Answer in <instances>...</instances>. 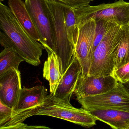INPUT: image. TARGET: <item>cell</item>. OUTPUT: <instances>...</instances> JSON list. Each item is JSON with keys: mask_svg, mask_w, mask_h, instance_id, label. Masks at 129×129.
<instances>
[{"mask_svg": "<svg viewBox=\"0 0 129 129\" xmlns=\"http://www.w3.org/2000/svg\"><path fill=\"white\" fill-rule=\"evenodd\" d=\"M96 120L108 124L113 129H129V112L110 109L89 111Z\"/></svg>", "mask_w": 129, "mask_h": 129, "instance_id": "obj_13", "label": "cell"}, {"mask_svg": "<svg viewBox=\"0 0 129 129\" xmlns=\"http://www.w3.org/2000/svg\"><path fill=\"white\" fill-rule=\"evenodd\" d=\"M121 84L125 91L129 95V81L121 83Z\"/></svg>", "mask_w": 129, "mask_h": 129, "instance_id": "obj_24", "label": "cell"}, {"mask_svg": "<svg viewBox=\"0 0 129 129\" xmlns=\"http://www.w3.org/2000/svg\"><path fill=\"white\" fill-rule=\"evenodd\" d=\"M95 33L92 53L100 43L109 29L115 25L117 24L112 21L109 20H100L95 21Z\"/></svg>", "mask_w": 129, "mask_h": 129, "instance_id": "obj_19", "label": "cell"}, {"mask_svg": "<svg viewBox=\"0 0 129 129\" xmlns=\"http://www.w3.org/2000/svg\"><path fill=\"white\" fill-rule=\"evenodd\" d=\"M82 108L89 111L99 109H110L129 112V95L121 84L102 94L77 98Z\"/></svg>", "mask_w": 129, "mask_h": 129, "instance_id": "obj_9", "label": "cell"}, {"mask_svg": "<svg viewBox=\"0 0 129 129\" xmlns=\"http://www.w3.org/2000/svg\"><path fill=\"white\" fill-rule=\"evenodd\" d=\"M25 4L48 55L55 53V27L47 0H25Z\"/></svg>", "mask_w": 129, "mask_h": 129, "instance_id": "obj_4", "label": "cell"}, {"mask_svg": "<svg viewBox=\"0 0 129 129\" xmlns=\"http://www.w3.org/2000/svg\"><path fill=\"white\" fill-rule=\"evenodd\" d=\"M123 33V27L118 24L108 31L92 53L88 75H112L114 71V52L121 40Z\"/></svg>", "mask_w": 129, "mask_h": 129, "instance_id": "obj_2", "label": "cell"}, {"mask_svg": "<svg viewBox=\"0 0 129 129\" xmlns=\"http://www.w3.org/2000/svg\"><path fill=\"white\" fill-rule=\"evenodd\" d=\"M47 1L53 17L55 27V53L58 58L62 75L74 55V46L69 39L61 3L55 0Z\"/></svg>", "mask_w": 129, "mask_h": 129, "instance_id": "obj_6", "label": "cell"}, {"mask_svg": "<svg viewBox=\"0 0 129 129\" xmlns=\"http://www.w3.org/2000/svg\"><path fill=\"white\" fill-rule=\"evenodd\" d=\"M50 129L45 126H29L23 123L16 124L9 127L7 129Z\"/></svg>", "mask_w": 129, "mask_h": 129, "instance_id": "obj_23", "label": "cell"}, {"mask_svg": "<svg viewBox=\"0 0 129 129\" xmlns=\"http://www.w3.org/2000/svg\"><path fill=\"white\" fill-rule=\"evenodd\" d=\"M22 89L19 70L10 69L0 75V101L5 105L13 109Z\"/></svg>", "mask_w": 129, "mask_h": 129, "instance_id": "obj_11", "label": "cell"}, {"mask_svg": "<svg viewBox=\"0 0 129 129\" xmlns=\"http://www.w3.org/2000/svg\"><path fill=\"white\" fill-rule=\"evenodd\" d=\"M118 83L113 75H80L74 93L77 99L100 95L114 88Z\"/></svg>", "mask_w": 129, "mask_h": 129, "instance_id": "obj_10", "label": "cell"}, {"mask_svg": "<svg viewBox=\"0 0 129 129\" xmlns=\"http://www.w3.org/2000/svg\"><path fill=\"white\" fill-rule=\"evenodd\" d=\"M5 0H0V2H2V1H4Z\"/></svg>", "mask_w": 129, "mask_h": 129, "instance_id": "obj_25", "label": "cell"}, {"mask_svg": "<svg viewBox=\"0 0 129 129\" xmlns=\"http://www.w3.org/2000/svg\"><path fill=\"white\" fill-rule=\"evenodd\" d=\"M13 109L5 105L0 101V127L10 120L13 115Z\"/></svg>", "mask_w": 129, "mask_h": 129, "instance_id": "obj_21", "label": "cell"}, {"mask_svg": "<svg viewBox=\"0 0 129 129\" xmlns=\"http://www.w3.org/2000/svg\"><path fill=\"white\" fill-rule=\"evenodd\" d=\"M64 18L66 27L69 39L74 46V34L76 30V18L74 9L61 3Z\"/></svg>", "mask_w": 129, "mask_h": 129, "instance_id": "obj_18", "label": "cell"}, {"mask_svg": "<svg viewBox=\"0 0 129 129\" xmlns=\"http://www.w3.org/2000/svg\"><path fill=\"white\" fill-rule=\"evenodd\" d=\"M95 29V21L91 18L77 25L74 34V55L81 65L82 72L81 76L82 77H86L89 74Z\"/></svg>", "mask_w": 129, "mask_h": 129, "instance_id": "obj_8", "label": "cell"}, {"mask_svg": "<svg viewBox=\"0 0 129 129\" xmlns=\"http://www.w3.org/2000/svg\"><path fill=\"white\" fill-rule=\"evenodd\" d=\"M64 4L74 9L86 6L93 0H55Z\"/></svg>", "mask_w": 129, "mask_h": 129, "instance_id": "obj_22", "label": "cell"}, {"mask_svg": "<svg viewBox=\"0 0 129 129\" xmlns=\"http://www.w3.org/2000/svg\"><path fill=\"white\" fill-rule=\"evenodd\" d=\"M81 65L77 57L73 56L69 66L64 74L55 92V97L68 104L76 89L78 80L82 74Z\"/></svg>", "mask_w": 129, "mask_h": 129, "instance_id": "obj_12", "label": "cell"}, {"mask_svg": "<svg viewBox=\"0 0 129 129\" xmlns=\"http://www.w3.org/2000/svg\"><path fill=\"white\" fill-rule=\"evenodd\" d=\"M37 115L58 118L86 127L95 125L97 120L85 109L75 108L51 94L47 95L42 105L32 111L30 116Z\"/></svg>", "mask_w": 129, "mask_h": 129, "instance_id": "obj_3", "label": "cell"}, {"mask_svg": "<svg viewBox=\"0 0 129 129\" xmlns=\"http://www.w3.org/2000/svg\"><path fill=\"white\" fill-rule=\"evenodd\" d=\"M76 28L79 24L92 18L95 21H112L121 26L129 24V3L119 0L111 4L86 6L74 9Z\"/></svg>", "mask_w": 129, "mask_h": 129, "instance_id": "obj_5", "label": "cell"}, {"mask_svg": "<svg viewBox=\"0 0 129 129\" xmlns=\"http://www.w3.org/2000/svg\"><path fill=\"white\" fill-rule=\"evenodd\" d=\"M122 27L123 35L113 54L114 71L129 62V24Z\"/></svg>", "mask_w": 129, "mask_h": 129, "instance_id": "obj_16", "label": "cell"}, {"mask_svg": "<svg viewBox=\"0 0 129 129\" xmlns=\"http://www.w3.org/2000/svg\"><path fill=\"white\" fill-rule=\"evenodd\" d=\"M47 96V90L43 86L22 88L12 118L0 129H7L10 126L22 123L31 117V114L35 109L43 104Z\"/></svg>", "mask_w": 129, "mask_h": 129, "instance_id": "obj_7", "label": "cell"}, {"mask_svg": "<svg viewBox=\"0 0 129 129\" xmlns=\"http://www.w3.org/2000/svg\"><path fill=\"white\" fill-rule=\"evenodd\" d=\"M8 5L23 29L29 37L35 41L40 43L41 38L22 0H8Z\"/></svg>", "mask_w": 129, "mask_h": 129, "instance_id": "obj_14", "label": "cell"}, {"mask_svg": "<svg viewBox=\"0 0 129 129\" xmlns=\"http://www.w3.org/2000/svg\"><path fill=\"white\" fill-rule=\"evenodd\" d=\"M24 61L23 58L14 50L4 48L0 53V75L10 69L19 70V64Z\"/></svg>", "mask_w": 129, "mask_h": 129, "instance_id": "obj_17", "label": "cell"}, {"mask_svg": "<svg viewBox=\"0 0 129 129\" xmlns=\"http://www.w3.org/2000/svg\"><path fill=\"white\" fill-rule=\"evenodd\" d=\"M43 75L44 78L49 83L50 94L54 95L62 76L58 58L55 53L48 55L44 62Z\"/></svg>", "mask_w": 129, "mask_h": 129, "instance_id": "obj_15", "label": "cell"}, {"mask_svg": "<svg viewBox=\"0 0 129 129\" xmlns=\"http://www.w3.org/2000/svg\"><path fill=\"white\" fill-rule=\"evenodd\" d=\"M0 43L20 55L24 61L34 66L41 63L44 47L31 39L9 7L0 3Z\"/></svg>", "mask_w": 129, "mask_h": 129, "instance_id": "obj_1", "label": "cell"}, {"mask_svg": "<svg viewBox=\"0 0 129 129\" xmlns=\"http://www.w3.org/2000/svg\"><path fill=\"white\" fill-rule=\"evenodd\" d=\"M112 75L120 83L129 81V62L114 71Z\"/></svg>", "mask_w": 129, "mask_h": 129, "instance_id": "obj_20", "label": "cell"}]
</instances>
